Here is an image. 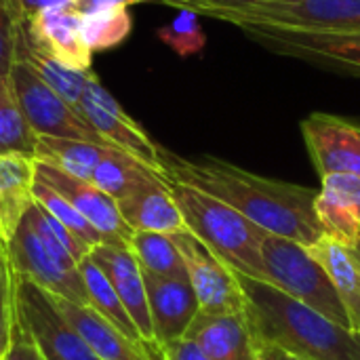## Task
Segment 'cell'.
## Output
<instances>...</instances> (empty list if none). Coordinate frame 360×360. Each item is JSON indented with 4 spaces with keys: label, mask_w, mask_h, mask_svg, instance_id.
I'll use <instances>...</instances> for the list:
<instances>
[{
    "label": "cell",
    "mask_w": 360,
    "mask_h": 360,
    "mask_svg": "<svg viewBox=\"0 0 360 360\" xmlns=\"http://www.w3.org/2000/svg\"><path fill=\"white\" fill-rule=\"evenodd\" d=\"M160 162L167 179L194 186L224 200L272 234L306 247L325 236L314 209L319 190L262 177L217 156L192 160L160 148Z\"/></svg>",
    "instance_id": "cell-1"
},
{
    "label": "cell",
    "mask_w": 360,
    "mask_h": 360,
    "mask_svg": "<svg viewBox=\"0 0 360 360\" xmlns=\"http://www.w3.org/2000/svg\"><path fill=\"white\" fill-rule=\"evenodd\" d=\"M245 314L264 348L300 360H360V333L327 319L285 291L238 274Z\"/></svg>",
    "instance_id": "cell-2"
},
{
    "label": "cell",
    "mask_w": 360,
    "mask_h": 360,
    "mask_svg": "<svg viewBox=\"0 0 360 360\" xmlns=\"http://www.w3.org/2000/svg\"><path fill=\"white\" fill-rule=\"evenodd\" d=\"M169 181V190L184 215L186 228L236 274L268 281L259 249V226L224 200L181 181Z\"/></svg>",
    "instance_id": "cell-3"
},
{
    "label": "cell",
    "mask_w": 360,
    "mask_h": 360,
    "mask_svg": "<svg viewBox=\"0 0 360 360\" xmlns=\"http://www.w3.org/2000/svg\"><path fill=\"white\" fill-rule=\"evenodd\" d=\"M4 249L13 274L30 278L40 289L61 300L91 308L78 264L44 228L36 200Z\"/></svg>",
    "instance_id": "cell-4"
},
{
    "label": "cell",
    "mask_w": 360,
    "mask_h": 360,
    "mask_svg": "<svg viewBox=\"0 0 360 360\" xmlns=\"http://www.w3.org/2000/svg\"><path fill=\"white\" fill-rule=\"evenodd\" d=\"M259 249L266 266L268 285L285 291L293 300L310 306L312 310L325 314L350 329L348 314L340 302V295L327 276L321 262L308 251L306 245L259 230ZM352 331V329H350Z\"/></svg>",
    "instance_id": "cell-5"
},
{
    "label": "cell",
    "mask_w": 360,
    "mask_h": 360,
    "mask_svg": "<svg viewBox=\"0 0 360 360\" xmlns=\"http://www.w3.org/2000/svg\"><path fill=\"white\" fill-rule=\"evenodd\" d=\"M13 289L15 323L44 360H99L44 289L17 274H13Z\"/></svg>",
    "instance_id": "cell-6"
},
{
    "label": "cell",
    "mask_w": 360,
    "mask_h": 360,
    "mask_svg": "<svg viewBox=\"0 0 360 360\" xmlns=\"http://www.w3.org/2000/svg\"><path fill=\"white\" fill-rule=\"evenodd\" d=\"M240 30L270 53L293 57L342 76L360 78V32H306L268 25H240Z\"/></svg>",
    "instance_id": "cell-7"
},
{
    "label": "cell",
    "mask_w": 360,
    "mask_h": 360,
    "mask_svg": "<svg viewBox=\"0 0 360 360\" xmlns=\"http://www.w3.org/2000/svg\"><path fill=\"white\" fill-rule=\"evenodd\" d=\"M19 108L38 137H59L110 146L72 105H68L32 68L15 61L8 74ZM114 148V146H112Z\"/></svg>",
    "instance_id": "cell-8"
},
{
    "label": "cell",
    "mask_w": 360,
    "mask_h": 360,
    "mask_svg": "<svg viewBox=\"0 0 360 360\" xmlns=\"http://www.w3.org/2000/svg\"><path fill=\"white\" fill-rule=\"evenodd\" d=\"M221 21L240 25H268L306 32H360V0H268L230 13Z\"/></svg>",
    "instance_id": "cell-9"
},
{
    "label": "cell",
    "mask_w": 360,
    "mask_h": 360,
    "mask_svg": "<svg viewBox=\"0 0 360 360\" xmlns=\"http://www.w3.org/2000/svg\"><path fill=\"white\" fill-rule=\"evenodd\" d=\"M171 236L186 262L188 281L194 289L200 312L215 316L245 312L247 295L238 274L188 230Z\"/></svg>",
    "instance_id": "cell-10"
},
{
    "label": "cell",
    "mask_w": 360,
    "mask_h": 360,
    "mask_svg": "<svg viewBox=\"0 0 360 360\" xmlns=\"http://www.w3.org/2000/svg\"><path fill=\"white\" fill-rule=\"evenodd\" d=\"M80 116L114 148L124 150L127 154L135 156L156 173L165 175L162 162H160V146L150 139V135L122 110V105L103 89L99 78L91 74Z\"/></svg>",
    "instance_id": "cell-11"
},
{
    "label": "cell",
    "mask_w": 360,
    "mask_h": 360,
    "mask_svg": "<svg viewBox=\"0 0 360 360\" xmlns=\"http://www.w3.org/2000/svg\"><path fill=\"white\" fill-rule=\"evenodd\" d=\"M36 179L61 194L105 240V245L129 247L133 230L122 219L118 205L112 196L101 192L97 186L72 177L53 165L36 160Z\"/></svg>",
    "instance_id": "cell-12"
},
{
    "label": "cell",
    "mask_w": 360,
    "mask_h": 360,
    "mask_svg": "<svg viewBox=\"0 0 360 360\" xmlns=\"http://www.w3.org/2000/svg\"><path fill=\"white\" fill-rule=\"evenodd\" d=\"M319 177L350 173L360 177V124L342 116L312 112L300 124Z\"/></svg>",
    "instance_id": "cell-13"
},
{
    "label": "cell",
    "mask_w": 360,
    "mask_h": 360,
    "mask_svg": "<svg viewBox=\"0 0 360 360\" xmlns=\"http://www.w3.org/2000/svg\"><path fill=\"white\" fill-rule=\"evenodd\" d=\"M21 30L32 46L57 63L78 72L91 70L93 53L82 38V13L74 4L46 8L25 19Z\"/></svg>",
    "instance_id": "cell-14"
},
{
    "label": "cell",
    "mask_w": 360,
    "mask_h": 360,
    "mask_svg": "<svg viewBox=\"0 0 360 360\" xmlns=\"http://www.w3.org/2000/svg\"><path fill=\"white\" fill-rule=\"evenodd\" d=\"M95 266L105 274L112 289L116 291L118 300L122 302L124 310L129 312L131 321L135 323L141 340L154 348V329L150 319V306H148V293H146V281L143 270L129 247H116V245H99L89 255ZM160 350V348H158Z\"/></svg>",
    "instance_id": "cell-15"
},
{
    "label": "cell",
    "mask_w": 360,
    "mask_h": 360,
    "mask_svg": "<svg viewBox=\"0 0 360 360\" xmlns=\"http://www.w3.org/2000/svg\"><path fill=\"white\" fill-rule=\"evenodd\" d=\"M184 338L211 360H266V348L245 312L224 316L198 312Z\"/></svg>",
    "instance_id": "cell-16"
},
{
    "label": "cell",
    "mask_w": 360,
    "mask_h": 360,
    "mask_svg": "<svg viewBox=\"0 0 360 360\" xmlns=\"http://www.w3.org/2000/svg\"><path fill=\"white\" fill-rule=\"evenodd\" d=\"M143 281L156 346L162 348L171 342L181 340L200 312L190 281L165 278L150 272H143Z\"/></svg>",
    "instance_id": "cell-17"
},
{
    "label": "cell",
    "mask_w": 360,
    "mask_h": 360,
    "mask_svg": "<svg viewBox=\"0 0 360 360\" xmlns=\"http://www.w3.org/2000/svg\"><path fill=\"white\" fill-rule=\"evenodd\" d=\"M314 209L325 236L360 251V177L350 173L321 177Z\"/></svg>",
    "instance_id": "cell-18"
},
{
    "label": "cell",
    "mask_w": 360,
    "mask_h": 360,
    "mask_svg": "<svg viewBox=\"0 0 360 360\" xmlns=\"http://www.w3.org/2000/svg\"><path fill=\"white\" fill-rule=\"evenodd\" d=\"M49 293V291H46ZM59 308V312L70 321V325L89 344L93 354L99 360H162L160 350L143 342H133L116 327H112L93 308H84L49 293Z\"/></svg>",
    "instance_id": "cell-19"
},
{
    "label": "cell",
    "mask_w": 360,
    "mask_h": 360,
    "mask_svg": "<svg viewBox=\"0 0 360 360\" xmlns=\"http://www.w3.org/2000/svg\"><path fill=\"white\" fill-rule=\"evenodd\" d=\"M116 205L133 232L177 234L188 230L184 215L169 190V181L143 188L137 194L118 200Z\"/></svg>",
    "instance_id": "cell-20"
},
{
    "label": "cell",
    "mask_w": 360,
    "mask_h": 360,
    "mask_svg": "<svg viewBox=\"0 0 360 360\" xmlns=\"http://www.w3.org/2000/svg\"><path fill=\"white\" fill-rule=\"evenodd\" d=\"M36 158L19 154H0V243L19 228L23 215L34 205Z\"/></svg>",
    "instance_id": "cell-21"
},
{
    "label": "cell",
    "mask_w": 360,
    "mask_h": 360,
    "mask_svg": "<svg viewBox=\"0 0 360 360\" xmlns=\"http://www.w3.org/2000/svg\"><path fill=\"white\" fill-rule=\"evenodd\" d=\"M308 251L321 262L331 278L340 302L348 314L350 329L360 333V251L350 249L329 236H323Z\"/></svg>",
    "instance_id": "cell-22"
},
{
    "label": "cell",
    "mask_w": 360,
    "mask_h": 360,
    "mask_svg": "<svg viewBox=\"0 0 360 360\" xmlns=\"http://www.w3.org/2000/svg\"><path fill=\"white\" fill-rule=\"evenodd\" d=\"M23 25V23H21ZM15 61L25 63L27 68H32L68 105H72L78 114H80V105H82V97H84V89L86 82L93 74V70L89 72H78V70H70L61 63H57L55 59L46 57L44 53H40L36 46L30 44V40L23 36V30H19V38H17V51H15Z\"/></svg>",
    "instance_id": "cell-23"
},
{
    "label": "cell",
    "mask_w": 360,
    "mask_h": 360,
    "mask_svg": "<svg viewBox=\"0 0 360 360\" xmlns=\"http://www.w3.org/2000/svg\"><path fill=\"white\" fill-rule=\"evenodd\" d=\"M80 268V276H82V283L86 287V293H89V302H91V308L103 316L112 327H116L120 333H124L129 340L133 342H143L135 323L131 321L129 312L124 310L122 302L118 300L116 291L112 289L110 281L105 278V274L95 266V262L91 257L82 259L78 264ZM146 344V342H143ZM150 346V344H148ZM154 348V346H152Z\"/></svg>",
    "instance_id": "cell-24"
},
{
    "label": "cell",
    "mask_w": 360,
    "mask_h": 360,
    "mask_svg": "<svg viewBox=\"0 0 360 360\" xmlns=\"http://www.w3.org/2000/svg\"><path fill=\"white\" fill-rule=\"evenodd\" d=\"M129 249L135 255V259L139 262L143 272L165 276V278L188 281L186 262H184L171 234L133 232Z\"/></svg>",
    "instance_id": "cell-25"
},
{
    "label": "cell",
    "mask_w": 360,
    "mask_h": 360,
    "mask_svg": "<svg viewBox=\"0 0 360 360\" xmlns=\"http://www.w3.org/2000/svg\"><path fill=\"white\" fill-rule=\"evenodd\" d=\"M38 135L25 120L8 78H0V154L34 158Z\"/></svg>",
    "instance_id": "cell-26"
},
{
    "label": "cell",
    "mask_w": 360,
    "mask_h": 360,
    "mask_svg": "<svg viewBox=\"0 0 360 360\" xmlns=\"http://www.w3.org/2000/svg\"><path fill=\"white\" fill-rule=\"evenodd\" d=\"M133 30V17L127 6H103L82 13V38L91 53L122 44Z\"/></svg>",
    "instance_id": "cell-27"
},
{
    "label": "cell",
    "mask_w": 360,
    "mask_h": 360,
    "mask_svg": "<svg viewBox=\"0 0 360 360\" xmlns=\"http://www.w3.org/2000/svg\"><path fill=\"white\" fill-rule=\"evenodd\" d=\"M34 200L51 215L55 217L82 247H86L89 251H93L99 245H105L103 236L61 196L57 194L53 188H49L46 184L38 181L34 184Z\"/></svg>",
    "instance_id": "cell-28"
},
{
    "label": "cell",
    "mask_w": 360,
    "mask_h": 360,
    "mask_svg": "<svg viewBox=\"0 0 360 360\" xmlns=\"http://www.w3.org/2000/svg\"><path fill=\"white\" fill-rule=\"evenodd\" d=\"M156 36L179 57H192L207 46V34L200 25L198 13L181 8L175 19L158 27Z\"/></svg>",
    "instance_id": "cell-29"
},
{
    "label": "cell",
    "mask_w": 360,
    "mask_h": 360,
    "mask_svg": "<svg viewBox=\"0 0 360 360\" xmlns=\"http://www.w3.org/2000/svg\"><path fill=\"white\" fill-rule=\"evenodd\" d=\"M23 21L17 0H0V78H8L15 65L17 38Z\"/></svg>",
    "instance_id": "cell-30"
},
{
    "label": "cell",
    "mask_w": 360,
    "mask_h": 360,
    "mask_svg": "<svg viewBox=\"0 0 360 360\" xmlns=\"http://www.w3.org/2000/svg\"><path fill=\"white\" fill-rule=\"evenodd\" d=\"M15 325V289H13V270L4 245L0 243V360H4Z\"/></svg>",
    "instance_id": "cell-31"
},
{
    "label": "cell",
    "mask_w": 360,
    "mask_h": 360,
    "mask_svg": "<svg viewBox=\"0 0 360 360\" xmlns=\"http://www.w3.org/2000/svg\"><path fill=\"white\" fill-rule=\"evenodd\" d=\"M156 2L175 6L179 11L181 8H188V11H194L198 15H207V17H213V19H221V17H226L230 13H238V11H245V8L264 4L268 0H156Z\"/></svg>",
    "instance_id": "cell-32"
},
{
    "label": "cell",
    "mask_w": 360,
    "mask_h": 360,
    "mask_svg": "<svg viewBox=\"0 0 360 360\" xmlns=\"http://www.w3.org/2000/svg\"><path fill=\"white\" fill-rule=\"evenodd\" d=\"M4 360H44V356L38 352V348L27 340V335L19 329V325H13V340L11 348L6 352Z\"/></svg>",
    "instance_id": "cell-33"
},
{
    "label": "cell",
    "mask_w": 360,
    "mask_h": 360,
    "mask_svg": "<svg viewBox=\"0 0 360 360\" xmlns=\"http://www.w3.org/2000/svg\"><path fill=\"white\" fill-rule=\"evenodd\" d=\"M162 360H211L192 340H177L160 348Z\"/></svg>",
    "instance_id": "cell-34"
},
{
    "label": "cell",
    "mask_w": 360,
    "mask_h": 360,
    "mask_svg": "<svg viewBox=\"0 0 360 360\" xmlns=\"http://www.w3.org/2000/svg\"><path fill=\"white\" fill-rule=\"evenodd\" d=\"M74 0H17V6L23 15V19H32L34 15L55 8V6H72Z\"/></svg>",
    "instance_id": "cell-35"
},
{
    "label": "cell",
    "mask_w": 360,
    "mask_h": 360,
    "mask_svg": "<svg viewBox=\"0 0 360 360\" xmlns=\"http://www.w3.org/2000/svg\"><path fill=\"white\" fill-rule=\"evenodd\" d=\"M139 2H148V0H74V6L80 13H89L95 8H103V6H131V4H139Z\"/></svg>",
    "instance_id": "cell-36"
},
{
    "label": "cell",
    "mask_w": 360,
    "mask_h": 360,
    "mask_svg": "<svg viewBox=\"0 0 360 360\" xmlns=\"http://www.w3.org/2000/svg\"><path fill=\"white\" fill-rule=\"evenodd\" d=\"M266 360H281V352L276 348H266Z\"/></svg>",
    "instance_id": "cell-37"
},
{
    "label": "cell",
    "mask_w": 360,
    "mask_h": 360,
    "mask_svg": "<svg viewBox=\"0 0 360 360\" xmlns=\"http://www.w3.org/2000/svg\"><path fill=\"white\" fill-rule=\"evenodd\" d=\"M278 352H281V350H278ZM281 360H300V359H293V356H289V354L281 352Z\"/></svg>",
    "instance_id": "cell-38"
}]
</instances>
